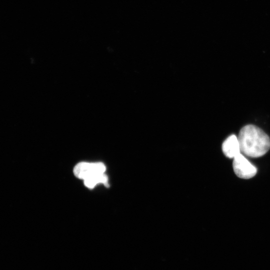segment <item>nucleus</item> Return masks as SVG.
<instances>
[{
    "label": "nucleus",
    "instance_id": "nucleus-1",
    "mask_svg": "<svg viewBox=\"0 0 270 270\" xmlns=\"http://www.w3.org/2000/svg\"><path fill=\"white\" fill-rule=\"evenodd\" d=\"M238 138L240 152L248 156L260 157L270 148L268 136L262 129L252 124L244 126Z\"/></svg>",
    "mask_w": 270,
    "mask_h": 270
},
{
    "label": "nucleus",
    "instance_id": "nucleus-2",
    "mask_svg": "<svg viewBox=\"0 0 270 270\" xmlns=\"http://www.w3.org/2000/svg\"><path fill=\"white\" fill-rule=\"evenodd\" d=\"M106 170L105 165L101 162H81L74 166V173L78 178L84 180L104 174Z\"/></svg>",
    "mask_w": 270,
    "mask_h": 270
},
{
    "label": "nucleus",
    "instance_id": "nucleus-3",
    "mask_svg": "<svg viewBox=\"0 0 270 270\" xmlns=\"http://www.w3.org/2000/svg\"><path fill=\"white\" fill-rule=\"evenodd\" d=\"M232 166L236 174L242 178H250L257 172L256 167L241 153L234 158Z\"/></svg>",
    "mask_w": 270,
    "mask_h": 270
},
{
    "label": "nucleus",
    "instance_id": "nucleus-4",
    "mask_svg": "<svg viewBox=\"0 0 270 270\" xmlns=\"http://www.w3.org/2000/svg\"><path fill=\"white\" fill-rule=\"evenodd\" d=\"M222 150L224 155L229 158H234L241 153L238 137L232 134L223 142Z\"/></svg>",
    "mask_w": 270,
    "mask_h": 270
},
{
    "label": "nucleus",
    "instance_id": "nucleus-5",
    "mask_svg": "<svg viewBox=\"0 0 270 270\" xmlns=\"http://www.w3.org/2000/svg\"><path fill=\"white\" fill-rule=\"evenodd\" d=\"M84 180L85 186L90 188H94L97 184L100 183L103 184L106 187L109 186L108 178L104 173L86 179Z\"/></svg>",
    "mask_w": 270,
    "mask_h": 270
}]
</instances>
